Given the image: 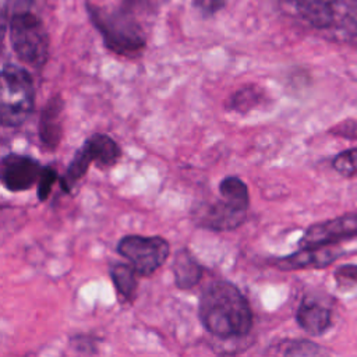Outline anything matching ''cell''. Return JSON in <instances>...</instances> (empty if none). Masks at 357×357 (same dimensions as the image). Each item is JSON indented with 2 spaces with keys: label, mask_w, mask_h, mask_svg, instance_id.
I'll return each instance as SVG.
<instances>
[{
  "label": "cell",
  "mask_w": 357,
  "mask_h": 357,
  "mask_svg": "<svg viewBox=\"0 0 357 357\" xmlns=\"http://www.w3.org/2000/svg\"><path fill=\"white\" fill-rule=\"evenodd\" d=\"M116 250L134 266L139 276L155 273L170 254L169 241L160 236L127 234L119 240Z\"/></svg>",
  "instance_id": "6"
},
{
  "label": "cell",
  "mask_w": 357,
  "mask_h": 357,
  "mask_svg": "<svg viewBox=\"0 0 357 357\" xmlns=\"http://www.w3.org/2000/svg\"><path fill=\"white\" fill-rule=\"evenodd\" d=\"M35 107L32 75L24 67L6 63L1 68L0 121L3 127H18L26 121Z\"/></svg>",
  "instance_id": "3"
},
{
  "label": "cell",
  "mask_w": 357,
  "mask_h": 357,
  "mask_svg": "<svg viewBox=\"0 0 357 357\" xmlns=\"http://www.w3.org/2000/svg\"><path fill=\"white\" fill-rule=\"evenodd\" d=\"M120 158L121 149L112 137L102 132L92 134L74 153L67 170L60 177L63 192L70 194L73 191L75 184L86 174L91 163H95L99 169H106L114 166Z\"/></svg>",
  "instance_id": "5"
},
{
  "label": "cell",
  "mask_w": 357,
  "mask_h": 357,
  "mask_svg": "<svg viewBox=\"0 0 357 357\" xmlns=\"http://www.w3.org/2000/svg\"><path fill=\"white\" fill-rule=\"evenodd\" d=\"M10 42L15 56L29 67L42 68L49 57V35L42 20L28 11L10 17Z\"/></svg>",
  "instance_id": "4"
},
{
  "label": "cell",
  "mask_w": 357,
  "mask_h": 357,
  "mask_svg": "<svg viewBox=\"0 0 357 357\" xmlns=\"http://www.w3.org/2000/svg\"><path fill=\"white\" fill-rule=\"evenodd\" d=\"M357 236V215L346 213L321 223L311 225L298 241L300 247L336 244Z\"/></svg>",
  "instance_id": "9"
},
{
  "label": "cell",
  "mask_w": 357,
  "mask_h": 357,
  "mask_svg": "<svg viewBox=\"0 0 357 357\" xmlns=\"http://www.w3.org/2000/svg\"><path fill=\"white\" fill-rule=\"evenodd\" d=\"M332 166L343 177L357 176V146L337 153L332 160Z\"/></svg>",
  "instance_id": "18"
},
{
  "label": "cell",
  "mask_w": 357,
  "mask_h": 357,
  "mask_svg": "<svg viewBox=\"0 0 357 357\" xmlns=\"http://www.w3.org/2000/svg\"><path fill=\"white\" fill-rule=\"evenodd\" d=\"M266 353L273 356H321L326 351L308 339H282L269 346Z\"/></svg>",
  "instance_id": "17"
},
{
  "label": "cell",
  "mask_w": 357,
  "mask_h": 357,
  "mask_svg": "<svg viewBox=\"0 0 357 357\" xmlns=\"http://www.w3.org/2000/svg\"><path fill=\"white\" fill-rule=\"evenodd\" d=\"M297 13L317 28H325L332 22L333 11L328 0H284Z\"/></svg>",
  "instance_id": "16"
},
{
  "label": "cell",
  "mask_w": 357,
  "mask_h": 357,
  "mask_svg": "<svg viewBox=\"0 0 357 357\" xmlns=\"http://www.w3.org/2000/svg\"><path fill=\"white\" fill-rule=\"evenodd\" d=\"M340 250L335 244L315 245V247H300L298 251L275 258L271 264L280 271H297V269H322L335 262Z\"/></svg>",
  "instance_id": "10"
},
{
  "label": "cell",
  "mask_w": 357,
  "mask_h": 357,
  "mask_svg": "<svg viewBox=\"0 0 357 357\" xmlns=\"http://www.w3.org/2000/svg\"><path fill=\"white\" fill-rule=\"evenodd\" d=\"M172 272L176 287L180 290H188L199 283L204 269L188 248H180L174 255Z\"/></svg>",
  "instance_id": "13"
},
{
  "label": "cell",
  "mask_w": 357,
  "mask_h": 357,
  "mask_svg": "<svg viewBox=\"0 0 357 357\" xmlns=\"http://www.w3.org/2000/svg\"><path fill=\"white\" fill-rule=\"evenodd\" d=\"M268 100V95L262 86L257 84H248L233 92L227 102L226 109L238 114H245L254 109L261 107Z\"/></svg>",
  "instance_id": "14"
},
{
  "label": "cell",
  "mask_w": 357,
  "mask_h": 357,
  "mask_svg": "<svg viewBox=\"0 0 357 357\" xmlns=\"http://www.w3.org/2000/svg\"><path fill=\"white\" fill-rule=\"evenodd\" d=\"M250 202L220 195L199 212L198 225L212 231H231L240 227L247 218Z\"/></svg>",
  "instance_id": "7"
},
{
  "label": "cell",
  "mask_w": 357,
  "mask_h": 357,
  "mask_svg": "<svg viewBox=\"0 0 357 357\" xmlns=\"http://www.w3.org/2000/svg\"><path fill=\"white\" fill-rule=\"evenodd\" d=\"M42 170L43 166L28 155L7 153L0 163L1 185L10 192L28 191L38 184Z\"/></svg>",
  "instance_id": "8"
},
{
  "label": "cell",
  "mask_w": 357,
  "mask_h": 357,
  "mask_svg": "<svg viewBox=\"0 0 357 357\" xmlns=\"http://www.w3.org/2000/svg\"><path fill=\"white\" fill-rule=\"evenodd\" d=\"M57 180H60L57 170L52 166H45L40 173V177L38 180V184H36V195H38L39 201H42V202L47 201V198L53 190V185L56 184Z\"/></svg>",
  "instance_id": "19"
},
{
  "label": "cell",
  "mask_w": 357,
  "mask_h": 357,
  "mask_svg": "<svg viewBox=\"0 0 357 357\" xmlns=\"http://www.w3.org/2000/svg\"><path fill=\"white\" fill-rule=\"evenodd\" d=\"M204 329L219 339L247 336L254 325L252 310L240 289L227 280L208 283L198 301Z\"/></svg>",
  "instance_id": "1"
},
{
  "label": "cell",
  "mask_w": 357,
  "mask_h": 357,
  "mask_svg": "<svg viewBox=\"0 0 357 357\" xmlns=\"http://www.w3.org/2000/svg\"><path fill=\"white\" fill-rule=\"evenodd\" d=\"M335 282L339 289H354L357 287V265L346 264L340 265L335 273Z\"/></svg>",
  "instance_id": "20"
},
{
  "label": "cell",
  "mask_w": 357,
  "mask_h": 357,
  "mask_svg": "<svg viewBox=\"0 0 357 357\" xmlns=\"http://www.w3.org/2000/svg\"><path fill=\"white\" fill-rule=\"evenodd\" d=\"M64 99L60 93L52 95L43 106L38 124V135L46 151H54L63 138Z\"/></svg>",
  "instance_id": "11"
},
{
  "label": "cell",
  "mask_w": 357,
  "mask_h": 357,
  "mask_svg": "<svg viewBox=\"0 0 357 357\" xmlns=\"http://www.w3.org/2000/svg\"><path fill=\"white\" fill-rule=\"evenodd\" d=\"M70 346L78 351V353H84V354H96V343H95V337L89 336V335H75L70 337Z\"/></svg>",
  "instance_id": "21"
},
{
  "label": "cell",
  "mask_w": 357,
  "mask_h": 357,
  "mask_svg": "<svg viewBox=\"0 0 357 357\" xmlns=\"http://www.w3.org/2000/svg\"><path fill=\"white\" fill-rule=\"evenodd\" d=\"M120 303H132L137 296L139 273L131 264H113L109 269Z\"/></svg>",
  "instance_id": "15"
},
{
  "label": "cell",
  "mask_w": 357,
  "mask_h": 357,
  "mask_svg": "<svg viewBox=\"0 0 357 357\" xmlns=\"http://www.w3.org/2000/svg\"><path fill=\"white\" fill-rule=\"evenodd\" d=\"M226 0H192V7L204 17H211L223 8Z\"/></svg>",
  "instance_id": "22"
},
{
  "label": "cell",
  "mask_w": 357,
  "mask_h": 357,
  "mask_svg": "<svg viewBox=\"0 0 357 357\" xmlns=\"http://www.w3.org/2000/svg\"><path fill=\"white\" fill-rule=\"evenodd\" d=\"M296 321L305 333L321 336L329 329L332 324V314L331 310L324 304L315 300L304 298L297 308Z\"/></svg>",
  "instance_id": "12"
},
{
  "label": "cell",
  "mask_w": 357,
  "mask_h": 357,
  "mask_svg": "<svg viewBox=\"0 0 357 357\" xmlns=\"http://www.w3.org/2000/svg\"><path fill=\"white\" fill-rule=\"evenodd\" d=\"M86 11L110 52L124 57H137L142 53L146 39L134 11L126 6L119 10H107L91 3H86Z\"/></svg>",
  "instance_id": "2"
}]
</instances>
